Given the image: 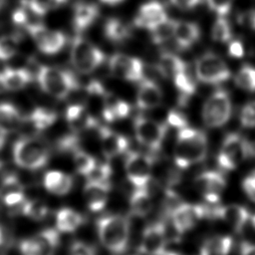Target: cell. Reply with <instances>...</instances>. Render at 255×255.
<instances>
[{"instance_id": "6da1fadb", "label": "cell", "mask_w": 255, "mask_h": 255, "mask_svg": "<svg viewBox=\"0 0 255 255\" xmlns=\"http://www.w3.org/2000/svg\"><path fill=\"white\" fill-rule=\"evenodd\" d=\"M207 154L206 134L193 128L178 130L173 150V159L179 168H187L201 162Z\"/></svg>"}, {"instance_id": "7a4b0ae2", "label": "cell", "mask_w": 255, "mask_h": 255, "mask_svg": "<svg viewBox=\"0 0 255 255\" xmlns=\"http://www.w3.org/2000/svg\"><path fill=\"white\" fill-rule=\"evenodd\" d=\"M97 231L103 246L113 254L126 251L129 238V221L126 216L111 214L97 221Z\"/></svg>"}, {"instance_id": "3957f363", "label": "cell", "mask_w": 255, "mask_h": 255, "mask_svg": "<svg viewBox=\"0 0 255 255\" xmlns=\"http://www.w3.org/2000/svg\"><path fill=\"white\" fill-rule=\"evenodd\" d=\"M37 81L40 88L48 95L63 100L79 88L74 74L66 69L50 66H40L37 72Z\"/></svg>"}, {"instance_id": "277c9868", "label": "cell", "mask_w": 255, "mask_h": 255, "mask_svg": "<svg viewBox=\"0 0 255 255\" xmlns=\"http://www.w3.org/2000/svg\"><path fill=\"white\" fill-rule=\"evenodd\" d=\"M50 152L47 144L34 136H23L17 139L13 146L15 163L25 169H39L49 159Z\"/></svg>"}, {"instance_id": "5b68a950", "label": "cell", "mask_w": 255, "mask_h": 255, "mask_svg": "<svg viewBox=\"0 0 255 255\" xmlns=\"http://www.w3.org/2000/svg\"><path fill=\"white\" fill-rule=\"evenodd\" d=\"M71 63L81 74H91L100 67L106 59L105 53L84 37L77 35L72 42Z\"/></svg>"}, {"instance_id": "8992f818", "label": "cell", "mask_w": 255, "mask_h": 255, "mask_svg": "<svg viewBox=\"0 0 255 255\" xmlns=\"http://www.w3.org/2000/svg\"><path fill=\"white\" fill-rule=\"evenodd\" d=\"M251 153L252 146L250 142L241 134L231 132L223 139L217 155V163L224 170H234Z\"/></svg>"}, {"instance_id": "52a82bcc", "label": "cell", "mask_w": 255, "mask_h": 255, "mask_svg": "<svg viewBox=\"0 0 255 255\" xmlns=\"http://www.w3.org/2000/svg\"><path fill=\"white\" fill-rule=\"evenodd\" d=\"M232 103L229 94L224 90H217L205 101L202 107V121L211 128L224 126L230 119Z\"/></svg>"}, {"instance_id": "ba28073f", "label": "cell", "mask_w": 255, "mask_h": 255, "mask_svg": "<svg viewBox=\"0 0 255 255\" xmlns=\"http://www.w3.org/2000/svg\"><path fill=\"white\" fill-rule=\"evenodd\" d=\"M195 74L201 83L208 85L221 84L231 76L227 64L214 53H206L196 60Z\"/></svg>"}, {"instance_id": "9c48e42d", "label": "cell", "mask_w": 255, "mask_h": 255, "mask_svg": "<svg viewBox=\"0 0 255 255\" xmlns=\"http://www.w3.org/2000/svg\"><path fill=\"white\" fill-rule=\"evenodd\" d=\"M133 128L136 140L151 150L160 148L167 131L166 125L142 116L134 118Z\"/></svg>"}, {"instance_id": "30bf717a", "label": "cell", "mask_w": 255, "mask_h": 255, "mask_svg": "<svg viewBox=\"0 0 255 255\" xmlns=\"http://www.w3.org/2000/svg\"><path fill=\"white\" fill-rule=\"evenodd\" d=\"M31 38L38 49L46 55H55L59 53L66 45L67 39L63 32L51 30L41 22L33 23L26 27Z\"/></svg>"}, {"instance_id": "8fae6325", "label": "cell", "mask_w": 255, "mask_h": 255, "mask_svg": "<svg viewBox=\"0 0 255 255\" xmlns=\"http://www.w3.org/2000/svg\"><path fill=\"white\" fill-rule=\"evenodd\" d=\"M152 158L138 151H130L125 160V170L128 181L136 188L145 187L151 178Z\"/></svg>"}, {"instance_id": "7c38bea8", "label": "cell", "mask_w": 255, "mask_h": 255, "mask_svg": "<svg viewBox=\"0 0 255 255\" xmlns=\"http://www.w3.org/2000/svg\"><path fill=\"white\" fill-rule=\"evenodd\" d=\"M204 217H207V206L203 204L179 202L171 210L172 225L178 234L189 231Z\"/></svg>"}, {"instance_id": "4fadbf2b", "label": "cell", "mask_w": 255, "mask_h": 255, "mask_svg": "<svg viewBox=\"0 0 255 255\" xmlns=\"http://www.w3.org/2000/svg\"><path fill=\"white\" fill-rule=\"evenodd\" d=\"M59 231L47 228L20 243L22 255H54L59 244Z\"/></svg>"}, {"instance_id": "5bb4252c", "label": "cell", "mask_w": 255, "mask_h": 255, "mask_svg": "<svg viewBox=\"0 0 255 255\" xmlns=\"http://www.w3.org/2000/svg\"><path fill=\"white\" fill-rule=\"evenodd\" d=\"M113 76L129 82H139L143 78V63L140 59L123 53L114 54L109 61Z\"/></svg>"}, {"instance_id": "9a60e30c", "label": "cell", "mask_w": 255, "mask_h": 255, "mask_svg": "<svg viewBox=\"0 0 255 255\" xmlns=\"http://www.w3.org/2000/svg\"><path fill=\"white\" fill-rule=\"evenodd\" d=\"M194 185L202 197L210 205H214L220 200L227 182L221 172L216 170H206L196 176Z\"/></svg>"}, {"instance_id": "2e32d148", "label": "cell", "mask_w": 255, "mask_h": 255, "mask_svg": "<svg viewBox=\"0 0 255 255\" xmlns=\"http://www.w3.org/2000/svg\"><path fill=\"white\" fill-rule=\"evenodd\" d=\"M207 217L218 218L235 231L240 232L250 222L251 213L246 207L239 204L214 205L207 206Z\"/></svg>"}, {"instance_id": "e0dca14e", "label": "cell", "mask_w": 255, "mask_h": 255, "mask_svg": "<svg viewBox=\"0 0 255 255\" xmlns=\"http://www.w3.org/2000/svg\"><path fill=\"white\" fill-rule=\"evenodd\" d=\"M166 245V230L162 222L146 226L142 232L139 251L144 255H163Z\"/></svg>"}, {"instance_id": "ac0fdd59", "label": "cell", "mask_w": 255, "mask_h": 255, "mask_svg": "<svg viewBox=\"0 0 255 255\" xmlns=\"http://www.w3.org/2000/svg\"><path fill=\"white\" fill-rule=\"evenodd\" d=\"M0 200L4 205L14 208L21 214V208L25 202V189L16 175L6 174L0 184Z\"/></svg>"}, {"instance_id": "d6986e66", "label": "cell", "mask_w": 255, "mask_h": 255, "mask_svg": "<svg viewBox=\"0 0 255 255\" xmlns=\"http://www.w3.org/2000/svg\"><path fill=\"white\" fill-rule=\"evenodd\" d=\"M167 18L166 11L160 2L149 1L139 7L133 24L138 28L150 31Z\"/></svg>"}, {"instance_id": "ffe728a7", "label": "cell", "mask_w": 255, "mask_h": 255, "mask_svg": "<svg viewBox=\"0 0 255 255\" xmlns=\"http://www.w3.org/2000/svg\"><path fill=\"white\" fill-rule=\"evenodd\" d=\"M99 134L102 152L108 159L124 153L128 147V139L126 136L107 127H99Z\"/></svg>"}, {"instance_id": "44dd1931", "label": "cell", "mask_w": 255, "mask_h": 255, "mask_svg": "<svg viewBox=\"0 0 255 255\" xmlns=\"http://www.w3.org/2000/svg\"><path fill=\"white\" fill-rule=\"evenodd\" d=\"M110 184L88 180L84 187V198L88 208L93 212L102 211L109 200Z\"/></svg>"}, {"instance_id": "7402d4cb", "label": "cell", "mask_w": 255, "mask_h": 255, "mask_svg": "<svg viewBox=\"0 0 255 255\" xmlns=\"http://www.w3.org/2000/svg\"><path fill=\"white\" fill-rule=\"evenodd\" d=\"M66 121L73 132H82L99 127L97 120L83 105H71L66 110Z\"/></svg>"}, {"instance_id": "603a6c76", "label": "cell", "mask_w": 255, "mask_h": 255, "mask_svg": "<svg viewBox=\"0 0 255 255\" xmlns=\"http://www.w3.org/2000/svg\"><path fill=\"white\" fill-rule=\"evenodd\" d=\"M161 89L151 80L142 79L136 93V105L141 110H151L162 102Z\"/></svg>"}, {"instance_id": "cb8c5ba5", "label": "cell", "mask_w": 255, "mask_h": 255, "mask_svg": "<svg viewBox=\"0 0 255 255\" xmlns=\"http://www.w3.org/2000/svg\"><path fill=\"white\" fill-rule=\"evenodd\" d=\"M32 81V75L23 68H4L0 70V90L16 92L24 89Z\"/></svg>"}, {"instance_id": "d4e9b609", "label": "cell", "mask_w": 255, "mask_h": 255, "mask_svg": "<svg viewBox=\"0 0 255 255\" xmlns=\"http://www.w3.org/2000/svg\"><path fill=\"white\" fill-rule=\"evenodd\" d=\"M99 7L90 2H82L75 6L73 13V27L78 34L87 30L98 18Z\"/></svg>"}, {"instance_id": "484cf974", "label": "cell", "mask_w": 255, "mask_h": 255, "mask_svg": "<svg viewBox=\"0 0 255 255\" xmlns=\"http://www.w3.org/2000/svg\"><path fill=\"white\" fill-rule=\"evenodd\" d=\"M24 118L20 111L13 104L8 102L0 103V134H7L19 128Z\"/></svg>"}, {"instance_id": "4316f807", "label": "cell", "mask_w": 255, "mask_h": 255, "mask_svg": "<svg viewBox=\"0 0 255 255\" xmlns=\"http://www.w3.org/2000/svg\"><path fill=\"white\" fill-rule=\"evenodd\" d=\"M73 177L60 170L48 171L44 176V187L55 195H66L73 188Z\"/></svg>"}, {"instance_id": "83f0119b", "label": "cell", "mask_w": 255, "mask_h": 255, "mask_svg": "<svg viewBox=\"0 0 255 255\" xmlns=\"http://www.w3.org/2000/svg\"><path fill=\"white\" fill-rule=\"evenodd\" d=\"M200 37V28L194 22L189 21H177L173 38L176 45L185 50L194 45Z\"/></svg>"}, {"instance_id": "f1b7e54d", "label": "cell", "mask_w": 255, "mask_h": 255, "mask_svg": "<svg viewBox=\"0 0 255 255\" xmlns=\"http://www.w3.org/2000/svg\"><path fill=\"white\" fill-rule=\"evenodd\" d=\"M130 113V106L125 100H121L111 94H107L105 97L103 117L108 123H114L119 120L127 118Z\"/></svg>"}, {"instance_id": "f546056e", "label": "cell", "mask_w": 255, "mask_h": 255, "mask_svg": "<svg viewBox=\"0 0 255 255\" xmlns=\"http://www.w3.org/2000/svg\"><path fill=\"white\" fill-rule=\"evenodd\" d=\"M84 223V217L71 208H62L56 214V229L59 232L76 231Z\"/></svg>"}, {"instance_id": "4dcf8cb0", "label": "cell", "mask_w": 255, "mask_h": 255, "mask_svg": "<svg viewBox=\"0 0 255 255\" xmlns=\"http://www.w3.org/2000/svg\"><path fill=\"white\" fill-rule=\"evenodd\" d=\"M187 70L185 62L178 56L163 52L160 54L157 62V71L165 78H173L180 72Z\"/></svg>"}, {"instance_id": "1f68e13d", "label": "cell", "mask_w": 255, "mask_h": 255, "mask_svg": "<svg viewBox=\"0 0 255 255\" xmlns=\"http://www.w3.org/2000/svg\"><path fill=\"white\" fill-rule=\"evenodd\" d=\"M232 246L233 239L231 236H213L202 244L198 255H229Z\"/></svg>"}, {"instance_id": "d6a6232c", "label": "cell", "mask_w": 255, "mask_h": 255, "mask_svg": "<svg viewBox=\"0 0 255 255\" xmlns=\"http://www.w3.org/2000/svg\"><path fill=\"white\" fill-rule=\"evenodd\" d=\"M152 199L144 187L136 188L129 197V208L133 215L144 217L152 209Z\"/></svg>"}, {"instance_id": "836d02e7", "label": "cell", "mask_w": 255, "mask_h": 255, "mask_svg": "<svg viewBox=\"0 0 255 255\" xmlns=\"http://www.w3.org/2000/svg\"><path fill=\"white\" fill-rule=\"evenodd\" d=\"M104 33L108 40L114 43H121L130 37L131 30L129 26L121 19L110 18L105 23Z\"/></svg>"}, {"instance_id": "e575fe53", "label": "cell", "mask_w": 255, "mask_h": 255, "mask_svg": "<svg viewBox=\"0 0 255 255\" xmlns=\"http://www.w3.org/2000/svg\"><path fill=\"white\" fill-rule=\"evenodd\" d=\"M58 119V115L48 108H35L28 117V120L33 127L38 130H44L55 124Z\"/></svg>"}, {"instance_id": "d590c367", "label": "cell", "mask_w": 255, "mask_h": 255, "mask_svg": "<svg viewBox=\"0 0 255 255\" xmlns=\"http://www.w3.org/2000/svg\"><path fill=\"white\" fill-rule=\"evenodd\" d=\"M172 80L176 90L180 94L181 102L188 100V98L196 92L195 81L187 73V70L178 73L172 78Z\"/></svg>"}, {"instance_id": "8d00e7d4", "label": "cell", "mask_w": 255, "mask_h": 255, "mask_svg": "<svg viewBox=\"0 0 255 255\" xmlns=\"http://www.w3.org/2000/svg\"><path fill=\"white\" fill-rule=\"evenodd\" d=\"M176 22L177 20L167 18L150 30V38L153 44L159 45L171 39L173 37Z\"/></svg>"}, {"instance_id": "74e56055", "label": "cell", "mask_w": 255, "mask_h": 255, "mask_svg": "<svg viewBox=\"0 0 255 255\" xmlns=\"http://www.w3.org/2000/svg\"><path fill=\"white\" fill-rule=\"evenodd\" d=\"M73 162L77 172L85 176H88L97 164L94 156L79 148L73 151Z\"/></svg>"}, {"instance_id": "f35d334b", "label": "cell", "mask_w": 255, "mask_h": 255, "mask_svg": "<svg viewBox=\"0 0 255 255\" xmlns=\"http://www.w3.org/2000/svg\"><path fill=\"white\" fill-rule=\"evenodd\" d=\"M21 214L30 217L33 220L40 221L47 216L48 206L44 201L39 199L25 200L21 208Z\"/></svg>"}, {"instance_id": "ab89813d", "label": "cell", "mask_w": 255, "mask_h": 255, "mask_svg": "<svg viewBox=\"0 0 255 255\" xmlns=\"http://www.w3.org/2000/svg\"><path fill=\"white\" fill-rule=\"evenodd\" d=\"M235 84L241 90L255 92V68L248 65L242 66L235 77Z\"/></svg>"}, {"instance_id": "60d3db41", "label": "cell", "mask_w": 255, "mask_h": 255, "mask_svg": "<svg viewBox=\"0 0 255 255\" xmlns=\"http://www.w3.org/2000/svg\"><path fill=\"white\" fill-rule=\"evenodd\" d=\"M18 35H4L0 37V61H7L15 56L19 49Z\"/></svg>"}, {"instance_id": "b9f144b4", "label": "cell", "mask_w": 255, "mask_h": 255, "mask_svg": "<svg viewBox=\"0 0 255 255\" xmlns=\"http://www.w3.org/2000/svg\"><path fill=\"white\" fill-rule=\"evenodd\" d=\"M211 37L215 42L227 43L232 38V30L229 22L224 18L219 16L214 22L211 30Z\"/></svg>"}, {"instance_id": "7bdbcfd3", "label": "cell", "mask_w": 255, "mask_h": 255, "mask_svg": "<svg viewBox=\"0 0 255 255\" xmlns=\"http://www.w3.org/2000/svg\"><path fill=\"white\" fill-rule=\"evenodd\" d=\"M30 9L37 16H44L53 9L58 8L67 0H27Z\"/></svg>"}, {"instance_id": "ee69618b", "label": "cell", "mask_w": 255, "mask_h": 255, "mask_svg": "<svg viewBox=\"0 0 255 255\" xmlns=\"http://www.w3.org/2000/svg\"><path fill=\"white\" fill-rule=\"evenodd\" d=\"M112 175V168L108 163L96 164L91 173L87 176L88 180L95 182H104L109 183L110 177Z\"/></svg>"}, {"instance_id": "f6af8a7d", "label": "cell", "mask_w": 255, "mask_h": 255, "mask_svg": "<svg viewBox=\"0 0 255 255\" xmlns=\"http://www.w3.org/2000/svg\"><path fill=\"white\" fill-rule=\"evenodd\" d=\"M239 120L242 127L247 128H255V101L248 102L242 107Z\"/></svg>"}, {"instance_id": "bcb514c9", "label": "cell", "mask_w": 255, "mask_h": 255, "mask_svg": "<svg viewBox=\"0 0 255 255\" xmlns=\"http://www.w3.org/2000/svg\"><path fill=\"white\" fill-rule=\"evenodd\" d=\"M208 8L216 13L218 16L224 17L229 13L233 0H206Z\"/></svg>"}, {"instance_id": "7dc6e473", "label": "cell", "mask_w": 255, "mask_h": 255, "mask_svg": "<svg viewBox=\"0 0 255 255\" xmlns=\"http://www.w3.org/2000/svg\"><path fill=\"white\" fill-rule=\"evenodd\" d=\"M166 122H167V125L173 128H176L178 129L188 127L187 126L188 122L186 117L179 111H175V110H171L168 112L166 116Z\"/></svg>"}, {"instance_id": "c3c4849f", "label": "cell", "mask_w": 255, "mask_h": 255, "mask_svg": "<svg viewBox=\"0 0 255 255\" xmlns=\"http://www.w3.org/2000/svg\"><path fill=\"white\" fill-rule=\"evenodd\" d=\"M242 189L248 198L255 202V170L251 171L243 178Z\"/></svg>"}, {"instance_id": "681fc988", "label": "cell", "mask_w": 255, "mask_h": 255, "mask_svg": "<svg viewBox=\"0 0 255 255\" xmlns=\"http://www.w3.org/2000/svg\"><path fill=\"white\" fill-rule=\"evenodd\" d=\"M70 255H95V252L88 244L77 241L72 244Z\"/></svg>"}, {"instance_id": "f907efd6", "label": "cell", "mask_w": 255, "mask_h": 255, "mask_svg": "<svg viewBox=\"0 0 255 255\" xmlns=\"http://www.w3.org/2000/svg\"><path fill=\"white\" fill-rule=\"evenodd\" d=\"M87 92L89 95L92 96H102V97H106V95L108 94L104 88V86L99 82V81H92L88 84L87 86Z\"/></svg>"}, {"instance_id": "816d5d0a", "label": "cell", "mask_w": 255, "mask_h": 255, "mask_svg": "<svg viewBox=\"0 0 255 255\" xmlns=\"http://www.w3.org/2000/svg\"><path fill=\"white\" fill-rule=\"evenodd\" d=\"M228 53L233 58H242L244 56V53H245L244 47H243L242 43L240 41H238V40L231 41L229 43Z\"/></svg>"}, {"instance_id": "f5cc1de1", "label": "cell", "mask_w": 255, "mask_h": 255, "mask_svg": "<svg viewBox=\"0 0 255 255\" xmlns=\"http://www.w3.org/2000/svg\"><path fill=\"white\" fill-rule=\"evenodd\" d=\"M171 4L182 10H190L200 5L203 0H170Z\"/></svg>"}, {"instance_id": "db71d44e", "label": "cell", "mask_w": 255, "mask_h": 255, "mask_svg": "<svg viewBox=\"0 0 255 255\" xmlns=\"http://www.w3.org/2000/svg\"><path fill=\"white\" fill-rule=\"evenodd\" d=\"M240 255H255V244L244 241L240 245Z\"/></svg>"}, {"instance_id": "11a10c76", "label": "cell", "mask_w": 255, "mask_h": 255, "mask_svg": "<svg viewBox=\"0 0 255 255\" xmlns=\"http://www.w3.org/2000/svg\"><path fill=\"white\" fill-rule=\"evenodd\" d=\"M102 3L104 4H107V5H110V6H116V5H119L121 3H123L124 1L126 0H100Z\"/></svg>"}, {"instance_id": "9f6ffc18", "label": "cell", "mask_w": 255, "mask_h": 255, "mask_svg": "<svg viewBox=\"0 0 255 255\" xmlns=\"http://www.w3.org/2000/svg\"><path fill=\"white\" fill-rule=\"evenodd\" d=\"M163 255H183V254L176 253V252H165Z\"/></svg>"}, {"instance_id": "6f0895ef", "label": "cell", "mask_w": 255, "mask_h": 255, "mask_svg": "<svg viewBox=\"0 0 255 255\" xmlns=\"http://www.w3.org/2000/svg\"><path fill=\"white\" fill-rule=\"evenodd\" d=\"M2 242H3V232H2V229L0 227V245L2 244Z\"/></svg>"}, {"instance_id": "680465c9", "label": "cell", "mask_w": 255, "mask_h": 255, "mask_svg": "<svg viewBox=\"0 0 255 255\" xmlns=\"http://www.w3.org/2000/svg\"><path fill=\"white\" fill-rule=\"evenodd\" d=\"M5 2H6V0H0V10L3 8V6H4Z\"/></svg>"}, {"instance_id": "91938a15", "label": "cell", "mask_w": 255, "mask_h": 255, "mask_svg": "<svg viewBox=\"0 0 255 255\" xmlns=\"http://www.w3.org/2000/svg\"><path fill=\"white\" fill-rule=\"evenodd\" d=\"M1 167H2V161L0 160V169H1Z\"/></svg>"}]
</instances>
